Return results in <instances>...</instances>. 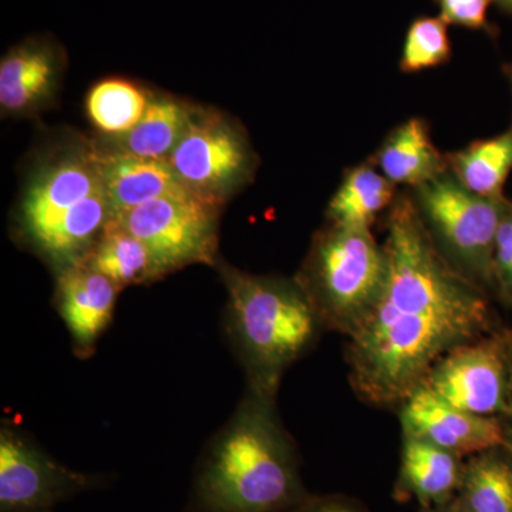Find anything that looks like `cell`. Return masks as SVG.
Returning <instances> with one entry per match:
<instances>
[{"label":"cell","mask_w":512,"mask_h":512,"mask_svg":"<svg viewBox=\"0 0 512 512\" xmlns=\"http://www.w3.org/2000/svg\"><path fill=\"white\" fill-rule=\"evenodd\" d=\"M394 187L376 168L369 165L353 168L330 201V224L372 228L376 218L392 207Z\"/></svg>","instance_id":"22"},{"label":"cell","mask_w":512,"mask_h":512,"mask_svg":"<svg viewBox=\"0 0 512 512\" xmlns=\"http://www.w3.org/2000/svg\"><path fill=\"white\" fill-rule=\"evenodd\" d=\"M511 82H512V69H511Z\"/></svg>","instance_id":"31"},{"label":"cell","mask_w":512,"mask_h":512,"mask_svg":"<svg viewBox=\"0 0 512 512\" xmlns=\"http://www.w3.org/2000/svg\"><path fill=\"white\" fill-rule=\"evenodd\" d=\"M83 264L107 276L120 289L164 275L150 249L113 218Z\"/></svg>","instance_id":"19"},{"label":"cell","mask_w":512,"mask_h":512,"mask_svg":"<svg viewBox=\"0 0 512 512\" xmlns=\"http://www.w3.org/2000/svg\"><path fill=\"white\" fill-rule=\"evenodd\" d=\"M119 291V286L89 265L60 271L57 308L80 355H90L109 326Z\"/></svg>","instance_id":"12"},{"label":"cell","mask_w":512,"mask_h":512,"mask_svg":"<svg viewBox=\"0 0 512 512\" xmlns=\"http://www.w3.org/2000/svg\"><path fill=\"white\" fill-rule=\"evenodd\" d=\"M278 393L247 386L234 416L202 458L194 485L200 512H286L309 491Z\"/></svg>","instance_id":"2"},{"label":"cell","mask_w":512,"mask_h":512,"mask_svg":"<svg viewBox=\"0 0 512 512\" xmlns=\"http://www.w3.org/2000/svg\"><path fill=\"white\" fill-rule=\"evenodd\" d=\"M97 484L99 478L57 463L28 437L3 427L0 433V512L50 511Z\"/></svg>","instance_id":"9"},{"label":"cell","mask_w":512,"mask_h":512,"mask_svg":"<svg viewBox=\"0 0 512 512\" xmlns=\"http://www.w3.org/2000/svg\"><path fill=\"white\" fill-rule=\"evenodd\" d=\"M387 256L372 228L329 224L313 239L296 281L325 330L352 338L382 296Z\"/></svg>","instance_id":"4"},{"label":"cell","mask_w":512,"mask_h":512,"mask_svg":"<svg viewBox=\"0 0 512 512\" xmlns=\"http://www.w3.org/2000/svg\"><path fill=\"white\" fill-rule=\"evenodd\" d=\"M227 329L247 373V386L279 392L286 370L315 348L325 330L296 279L224 268Z\"/></svg>","instance_id":"3"},{"label":"cell","mask_w":512,"mask_h":512,"mask_svg":"<svg viewBox=\"0 0 512 512\" xmlns=\"http://www.w3.org/2000/svg\"><path fill=\"white\" fill-rule=\"evenodd\" d=\"M505 426V439H507V446L512 450V393H511V404L510 410H508L507 416L504 417Z\"/></svg>","instance_id":"29"},{"label":"cell","mask_w":512,"mask_h":512,"mask_svg":"<svg viewBox=\"0 0 512 512\" xmlns=\"http://www.w3.org/2000/svg\"><path fill=\"white\" fill-rule=\"evenodd\" d=\"M403 437H414L466 458L507 446L504 419L484 417L451 406L429 387L421 386L399 407Z\"/></svg>","instance_id":"10"},{"label":"cell","mask_w":512,"mask_h":512,"mask_svg":"<svg viewBox=\"0 0 512 512\" xmlns=\"http://www.w3.org/2000/svg\"><path fill=\"white\" fill-rule=\"evenodd\" d=\"M167 161L188 190L221 204L247 178L252 157L245 137L220 114L194 111Z\"/></svg>","instance_id":"8"},{"label":"cell","mask_w":512,"mask_h":512,"mask_svg":"<svg viewBox=\"0 0 512 512\" xmlns=\"http://www.w3.org/2000/svg\"><path fill=\"white\" fill-rule=\"evenodd\" d=\"M286 512H370L363 503L346 494H309L301 504Z\"/></svg>","instance_id":"27"},{"label":"cell","mask_w":512,"mask_h":512,"mask_svg":"<svg viewBox=\"0 0 512 512\" xmlns=\"http://www.w3.org/2000/svg\"><path fill=\"white\" fill-rule=\"evenodd\" d=\"M421 384L464 412L504 419L512 393V325L451 349Z\"/></svg>","instance_id":"6"},{"label":"cell","mask_w":512,"mask_h":512,"mask_svg":"<svg viewBox=\"0 0 512 512\" xmlns=\"http://www.w3.org/2000/svg\"><path fill=\"white\" fill-rule=\"evenodd\" d=\"M495 301L512 312V201L505 202L494 247Z\"/></svg>","instance_id":"25"},{"label":"cell","mask_w":512,"mask_h":512,"mask_svg":"<svg viewBox=\"0 0 512 512\" xmlns=\"http://www.w3.org/2000/svg\"><path fill=\"white\" fill-rule=\"evenodd\" d=\"M451 57V42L447 23L440 18H419L407 30L404 40L403 72L417 73L448 62Z\"/></svg>","instance_id":"24"},{"label":"cell","mask_w":512,"mask_h":512,"mask_svg":"<svg viewBox=\"0 0 512 512\" xmlns=\"http://www.w3.org/2000/svg\"><path fill=\"white\" fill-rule=\"evenodd\" d=\"M101 188L99 154H73L40 171L22 204L23 229L30 241Z\"/></svg>","instance_id":"11"},{"label":"cell","mask_w":512,"mask_h":512,"mask_svg":"<svg viewBox=\"0 0 512 512\" xmlns=\"http://www.w3.org/2000/svg\"><path fill=\"white\" fill-rule=\"evenodd\" d=\"M497 2L500 3L505 10L512 13V0H497Z\"/></svg>","instance_id":"30"},{"label":"cell","mask_w":512,"mask_h":512,"mask_svg":"<svg viewBox=\"0 0 512 512\" xmlns=\"http://www.w3.org/2000/svg\"><path fill=\"white\" fill-rule=\"evenodd\" d=\"M42 512H52V511H42Z\"/></svg>","instance_id":"32"},{"label":"cell","mask_w":512,"mask_h":512,"mask_svg":"<svg viewBox=\"0 0 512 512\" xmlns=\"http://www.w3.org/2000/svg\"><path fill=\"white\" fill-rule=\"evenodd\" d=\"M218 205L198 195H178L147 202L113 220L150 249L165 275L194 262H212Z\"/></svg>","instance_id":"7"},{"label":"cell","mask_w":512,"mask_h":512,"mask_svg":"<svg viewBox=\"0 0 512 512\" xmlns=\"http://www.w3.org/2000/svg\"><path fill=\"white\" fill-rule=\"evenodd\" d=\"M111 218L113 212L103 185L101 190L70 208L33 244L64 271L86 261Z\"/></svg>","instance_id":"16"},{"label":"cell","mask_w":512,"mask_h":512,"mask_svg":"<svg viewBox=\"0 0 512 512\" xmlns=\"http://www.w3.org/2000/svg\"><path fill=\"white\" fill-rule=\"evenodd\" d=\"M495 0H437L440 18L451 25L473 30L488 29L487 13Z\"/></svg>","instance_id":"26"},{"label":"cell","mask_w":512,"mask_h":512,"mask_svg":"<svg viewBox=\"0 0 512 512\" xmlns=\"http://www.w3.org/2000/svg\"><path fill=\"white\" fill-rule=\"evenodd\" d=\"M414 202L448 261L495 299V237L507 198L471 192L447 170L416 188Z\"/></svg>","instance_id":"5"},{"label":"cell","mask_w":512,"mask_h":512,"mask_svg":"<svg viewBox=\"0 0 512 512\" xmlns=\"http://www.w3.org/2000/svg\"><path fill=\"white\" fill-rule=\"evenodd\" d=\"M192 114L194 110L180 101L167 97L150 99L144 116L136 127L120 137L119 146L114 151L148 160L167 161L190 124Z\"/></svg>","instance_id":"20"},{"label":"cell","mask_w":512,"mask_h":512,"mask_svg":"<svg viewBox=\"0 0 512 512\" xmlns=\"http://www.w3.org/2000/svg\"><path fill=\"white\" fill-rule=\"evenodd\" d=\"M63 50L50 36H32L3 56L0 63V104L20 114L35 109L55 90Z\"/></svg>","instance_id":"13"},{"label":"cell","mask_w":512,"mask_h":512,"mask_svg":"<svg viewBox=\"0 0 512 512\" xmlns=\"http://www.w3.org/2000/svg\"><path fill=\"white\" fill-rule=\"evenodd\" d=\"M99 160L113 217L160 198L194 194L181 183L168 161L127 156L119 151L99 154Z\"/></svg>","instance_id":"15"},{"label":"cell","mask_w":512,"mask_h":512,"mask_svg":"<svg viewBox=\"0 0 512 512\" xmlns=\"http://www.w3.org/2000/svg\"><path fill=\"white\" fill-rule=\"evenodd\" d=\"M150 99L126 80H104L87 96V113L94 126L106 134L124 136L146 113Z\"/></svg>","instance_id":"23"},{"label":"cell","mask_w":512,"mask_h":512,"mask_svg":"<svg viewBox=\"0 0 512 512\" xmlns=\"http://www.w3.org/2000/svg\"><path fill=\"white\" fill-rule=\"evenodd\" d=\"M420 512H470L458 501V498L448 501L446 504L436 505V507L420 508Z\"/></svg>","instance_id":"28"},{"label":"cell","mask_w":512,"mask_h":512,"mask_svg":"<svg viewBox=\"0 0 512 512\" xmlns=\"http://www.w3.org/2000/svg\"><path fill=\"white\" fill-rule=\"evenodd\" d=\"M380 173L394 185L419 188L448 170L447 158L431 140L426 121L412 119L384 140L376 156Z\"/></svg>","instance_id":"17"},{"label":"cell","mask_w":512,"mask_h":512,"mask_svg":"<svg viewBox=\"0 0 512 512\" xmlns=\"http://www.w3.org/2000/svg\"><path fill=\"white\" fill-rule=\"evenodd\" d=\"M382 296L348 339V379L360 402L396 409L451 349L503 326L494 298L437 247L416 202L390 207Z\"/></svg>","instance_id":"1"},{"label":"cell","mask_w":512,"mask_h":512,"mask_svg":"<svg viewBox=\"0 0 512 512\" xmlns=\"http://www.w3.org/2000/svg\"><path fill=\"white\" fill-rule=\"evenodd\" d=\"M447 164L467 190L483 197H504V184L512 171V127L451 154Z\"/></svg>","instance_id":"21"},{"label":"cell","mask_w":512,"mask_h":512,"mask_svg":"<svg viewBox=\"0 0 512 512\" xmlns=\"http://www.w3.org/2000/svg\"><path fill=\"white\" fill-rule=\"evenodd\" d=\"M464 461L427 441L403 437L399 473L393 485L394 500L416 501L420 508L448 503L460 490Z\"/></svg>","instance_id":"14"},{"label":"cell","mask_w":512,"mask_h":512,"mask_svg":"<svg viewBox=\"0 0 512 512\" xmlns=\"http://www.w3.org/2000/svg\"><path fill=\"white\" fill-rule=\"evenodd\" d=\"M458 501L470 512H512V450L498 446L464 461Z\"/></svg>","instance_id":"18"}]
</instances>
